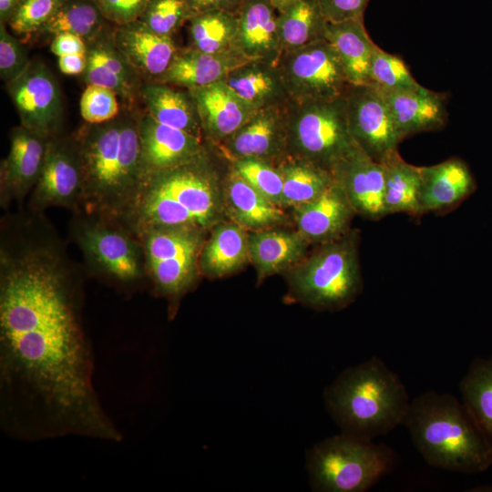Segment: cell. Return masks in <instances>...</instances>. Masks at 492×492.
Instances as JSON below:
<instances>
[{
  "mask_svg": "<svg viewBox=\"0 0 492 492\" xmlns=\"http://www.w3.org/2000/svg\"><path fill=\"white\" fill-rule=\"evenodd\" d=\"M282 54L325 39L328 20L317 0H299L278 13Z\"/></svg>",
  "mask_w": 492,
  "mask_h": 492,
  "instance_id": "cell-33",
  "label": "cell"
},
{
  "mask_svg": "<svg viewBox=\"0 0 492 492\" xmlns=\"http://www.w3.org/2000/svg\"><path fill=\"white\" fill-rule=\"evenodd\" d=\"M328 22L364 18L370 0H317Z\"/></svg>",
  "mask_w": 492,
  "mask_h": 492,
  "instance_id": "cell-46",
  "label": "cell"
},
{
  "mask_svg": "<svg viewBox=\"0 0 492 492\" xmlns=\"http://www.w3.org/2000/svg\"><path fill=\"white\" fill-rule=\"evenodd\" d=\"M288 155L332 171L355 146L348 127L344 97L286 106Z\"/></svg>",
  "mask_w": 492,
  "mask_h": 492,
  "instance_id": "cell-10",
  "label": "cell"
},
{
  "mask_svg": "<svg viewBox=\"0 0 492 492\" xmlns=\"http://www.w3.org/2000/svg\"><path fill=\"white\" fill-rule=\"evenodd\" d=\"M323 400L341 433L370 440L403 425L410 405L402 380L377 356L343 370Z\"/></svg>",
  "mask_w": 492,
  "mask_h": 492,
  "instance_id": "cell-5",
  "label": "cell"
},
{
  "mask_svg": "<svg viewBox=\"0 0 492 492\" xmlns=\"http://www.w3.org/2000/svg\"><path fill=\"white\" fill-rule=\"evenodd\" d=\"M108 22L95 0H67L54 17L39 31L50 35L70 33L94 39Z\"/></svg>",
  "mask_w": 492,
  "mask_h": 492,
  "instance_id": "cell-37",
  "label": "cell"
},
{
  "mask_svg": "<svg viewBox=\"0 0 492 492\" xmlns=\"http://www.w3.org/2000/svg\"><path fill=\"white\" fill-rule=\"evenodd\" d=\"M251 61L236 50L206 53L191 47L177 50L168 69L156 80L192 88L222 81L236 67Z\"/></svg>",
  "mask_w": 492,
  "mask_h": 492,
  "instance_id": "cell-26",
  "label": "cell"
},
{
  "mask_svg": "<svg viewBox=\"0 0 492 492\" xmlns=\"http://www.w3.org/2000/svg\"><path fill=\"white\" fill-rule=\"evenodd\" d=\"M276 65L292 101L343 97L353 86L326 39L282 54Z\"/></svg>",
  "mask_w": 492,
  "mask_h": 492,
  "instance_id": "cell-11",
  "label": "cell"
},
{
  "mask_svg": "<svg viewBox=\"0 0 492 492\" xmlns=\"http://www.w3.org/2000/svg\"><path fill=\"white\" fill-rule=\"evenodd\" d=\"M67 0H22L7 22L17 34L39 32Z\"/></svg>",
  "mask_w": 492,
  "mask_h": 492,
  "instance_id": "cell-41",
  "label": "cell"
},
{
  "mask_svg": "<svg viewBox=\"0 0 492 492\" xmlns=\"http://www.w3.org/2000/svg\"><path fill=\"white\" fill-rule=\"evenodd\" d=\"M379 89L403 138L445 127L447 119L445 94L422 86L407 90Z\"/></svg>",
  "mask_w": 492,
  "mask_h": 492,
  "instance_id": "cell-25",
  "label": "cell"
},
{
  "mask_svg": "<svg viewBox=\"0 0 492 492\" xmlns=\"http://www.w3.org/2000/svg\"><path fill=\"white\" fill-rule=\"evenodd\" d=\"M82 282L72 265L50 256L0 273L1 426L18 439L122 440L94 387Z\"/></svg>",
  "mask_w": 492,
  "mask_h": 492,
  "instance_id": "cell-1",
  "label": "cell"
},
{
  "mask_svg": "<svg viewBox=\"0 0 492 492\" xmlns=\"http://www.w3.org/2000/svg\"><path fill=\"white\" fill-rule=\"evenodd\" d=\"M325 39L335 50L351 85L369 84L375 44L365 29L364 18L328 22Z\"/></svg>",
  "mask_w": 492,
  "mask_h": 492,
  "instance_id": "cell-31",
  "label": "cell"
},
{
  "mask_svg": "<svg viewBox=\"0 0 492 492\" xmlns=\"http://www.w3.org/2000/svg\"><path fill=\"white\" fill-rule=\"evenodd\" d=\"M381 164L384 169V205L386 216L404 212L415 218L420 217V167L405 161L398 150L389 154Z\"/></svg>",
  "mask_w": 492,
  "mask_h": 492,
  "instance_id": "cell-32",
  "label": "cell"
},
{
  "mask_svg": "<svg viewBox=\"0 0 492 492\" xmlns=\"http://www.w3.org/2000/svg\"><path fill=\"white\" fill-rule=\"evenodd\" d=\"M150 0H96L102 15L115 25L124 26L138 21Z\"/></svg>",
  "mask_w": 492,
  "mask_h": 492,
  "instance_id": "cell-45",
  "label": "cell"
},
{
  "mask_svg": "<svg viewBox=\"0 0 492 492\" xmlns=\"http://www.w3.org/2000/svg\"><path fill=\"white\" fill-rule=\"evenodd\" d=\"M369 83L385 90H407L421 87L399 56L384 51L376 44L370 61Z\"/></svg>",
  "mask_w": 492,
  "mask_h": 492,
  "instance_id": "cell-38",
  "label": "cell"
},
{
  "mask_svg": "<svg viewBox=\"0 0 492 492\" xmlns=\"http://www.w3.org/2000/svg\"><path fill=\"white\" fill-rule=\"evenodd\" d=\"M395 462L390 446L341 433L313 446L306 466L314 491L365 492L392 470Z\"/></svg>",
  "mask_w": 492,
  "mask_h": 492,
  "instance_id": "cell-7",
  "label": "cell"
},
{
  "mask_svg": "<svg viewBox=\"0 0 492 492\" xmlns=\"http://www.w3.org/2000/svg\"><path fill=\"white\" fill-rule=\"evenodd\" d=\"M188 90L196 103L204 138L214 147L229 138L256 111L223 80Z\"/></svg>",
  "mask_w": 492,
  "mask_h": 492,
  "instance_id": "cell-19",
  "label": "cell"
},
{
  "mask_svg": "<svg viewBox=\"0 0 492 492\" xmlns=\"http://www.w3.org/2000/svg\"><path fill=\"white\" fill-rule=\"evenodd\" d=\"M403 425L431 466L473 475L492 466V446L462 401L426 391L410 401Z\"/></svg>",
  "mask_w": 492,
  "mask_h": 492,
  "instance_id": "cell-4",
  "label": "cell"
},
{
  "mask_svg": "<svg viewBox=\"0 0 492 492\" xmlns=\"http://www.w3.org/2000/svg\"><path fill=\"white\" fill-rule=\"evenodd\" d=\"M69 233L93 275L128 290L148 281L141 241L119 220L80 210Z\"/></svg>",
  "mask_w": 492,
  "mask_h": 492,
  "instance_id": "cell-8",
  "label": "cell"
},
{
  "mask_svg": "<svg viewBox=\"0 0 492 492\" xmlns=\"http://www.w3.org/2000/svg\"><path fill=\"white\" fill-rule=\"evenodd\" d=\"M8 92L18 112L21 126L44 137H55L60 124L62 101L52 73L42 63H29L8 83Z\"/></svg>",
  "mask_w": 492,
  "mask_h": 492,
  "instance_id": "cell-14",
  "label": "cell"
},
{
  "mask_svg": "<svg viewBox=\"0 0 492 492\" xmlns=\"http://www.w3.org/2000/svg\"><path fill=\"white\" fill-rule=\"evenodd\" d=\"M83 170L77 139L48 138L38 180L29 195L26 209L44 212L62 207L73 213L82 210Z\"/></svg>",
  "mask_w": 492,
  "mask_h": 492,
  "instance_id": "cell-12",
  "label": "cell"
},
{
  "mask_svg": "<svg viewBox=\"0 0 492 492\" xmlns=\"http://www.w3.org/2000/svg\"><path fill=\"white\" fill-rule=\"evenodd\" d=\"M140 93L147 114L156 121L205 140L196 103L188 89L153 81Z\"/></svg>",
  "mask_w": 492,
  "mask_h": 492,
  "instance_id": "cell-30",
  "label": "cell"
},
{
  "mask_svg": "<svg viewBox=\"0 0 492 492\" xmlns=\"http://www.w3.org/2000/svg\"><path fill=\"white\" fill-rule=\"evenodd\" d=\"M249 231L223 220L209 232L199 266L201 275L218 279L235 273L250 261Z\"/></svg>",
  "mask_w": 492,
  "mask_h": 492,
  "instance_id": "cell-28",
  "label": "cell"
},
{
  "mask_svg": "<svg viewBox=\"0 0 492 492\" xmlns=\"http://www.w3.org/2000/svg\"><path fill=\"white\" fill-rule=\"evenodd\" d=\"M87 64V54H73L58 56L59 69L67 75H77L84 72Z\"/></svg>",
  "mask_w": 492,
  "mask_h": 492,
  "instance_id": "cell-49",
  "label": "cell"
},
{
  "mask_svg": "<svg viewBox=\"0 0 492 492\" xmlns=\"http://www.w3.org/2000/svg\"><path fill=\"white\" fill-rule=\"evenodd\" d=\"M193 15L184 0H150L138 21L159 35L172 36Z\"/></svg>",
  "mask_w": 492,
  "mask_h": 492,
  "instance_id": "cell-40",
  "label": "cell"
},
{
  "mask_svg": "<svg viewBox=\"0 0 492 492\" xmlns=\"http://www.w3.org/2000/svg\"><path fill=\"white\" fill-rule=\"evenodd\" d=\"M27 55L21 43L0 25V76L7 84L18 77L29 65Z\"/></svg>",
  "mask_w": 492,
  "mask_h": 492,
  "instance_id": "cell-43",
  "label": "cell"
},
{
  "mask_svg": "<svg viewBox=\"0 0 492 492\" xmlns=\"http://www.w3.org/2000/svg\"><path fill=\"white\" fill-rule=\"evenodd\" d=\"M310 245L298 230L273 227L250 231V261L256 269L258 284L292 268L304 258Z\"/></svg>",
  "mask_w": 492,
  "mask_h": 492,
  "instance_id": "cell-27",
  "label": "cell"
},
{
  "mask_svg": "<svg viewBox=\"0 0 492 492\" xmlns=\"http://www.w3.org/2000/svg\"><path fill=\"white\" fill-rule=\"evenodd\" d=\"M276 166L283 180L282 206L285 210L312 201L333 180L330 170L291 155H287Z\"/></svg>",
  "mask_w": 492,
  "mask_h": 492,
  "instance_id": "cell-34",
  "label": "cell"
},
{
  "mask_svg": "<svg viewBox=\"0 0 492 492\" xmlns=\"http://www.w3.org/2000/svg\"><path fill=\"white\" fill-rule=\"evenodd\" d=\"M96 1V0H95Z\"/></svg>",
  "mask_w": 492,
  "mask_h": 492,
  "instance_id": "cell-52",
  "label": "cell"
},
{
  "mask_svg": "<svg viewBox=\"0 0 492 492\" xmlns=\"http://www.w3.org/2000/svg\"><path fill=\"white\" fill-rule=\"evenodd\" d=\"M333 179L342 188L354 212L378 220L386 216L384 205V169L355 146L332 169Z\"/></svg>",
  "mask_w": 492,
  "mask_h": 492,
  "instance_id": "cell-17",
  "label": "cell"
},
{
  "mask_svg": "<svg viewBox=\"0 0 492 492\" xmlns=\"http://www.w3.org/2000/svg\"><path fill=\"white\" fill-rule=\"evenodd\" d=\"M117 94L105 87L89 84L80 99V113L88 124L114 119L118 114Z\"/></svg>",
  "mask_w": 492,
  "mask_h": 492,
  "instance_id": "cell-42",
  "label": "cell"
},
{
  "mask_svg": "<svg viewBox=\"0 0 492 492\" xmlns=\"http://www.w3.org/2000/svg\"><path fill=\"white\" fill-rule=\"evenodd\" d=\"M138 134L144 176L190 162L208 149L204 139L148 114L138 120Z\"/></svg>",
  "mask_w": 492,
  "mask_h": 492,
  "instance_id": "cell-18",
  "label": "cell"
},
{
  "mask_svg": "<svg viewBox=\"0 0 492 492\" xmlns=\"http://www.w3.org/2000/svg\"><path fill=\"white\" fill-rule=\"evenodd\" d=\"M228 161L231 168L249 185L282 208L283 180L276 165L251 158L234 159Z\"/></svg>",
  "mask_w": 492,
  "mask_h": 492,
  "instance_id": "cell-39",
  "label": "cell"
},
{
  "mask_svg": "<svg viewBox=\"0 0 492 492\" xmlns=\"http://www.w3.org/2000/svg\"><path fill=\"white\" fill-rule=\"evenodd\" d=\"M188 22L191 48L206 53L235 50L236 14L209 11L194 15Z\"/></svg>",
  "mask_w": 492,
  "mask_h": 492,
  "instance_id": "cell-36",
  "label": "cell"
},
{
  "mask_svg": "<svg viewBox=\"0 0 492 492\" xmlns=\"http://www.w3.org/2000/svg\"><path fill=\"white\" fill-rule=\"evenodd\" d=\"M476 189L477 182L469 167L458 158L420 167V215L453 209L469 197Z\"/></svg>",
  "mask_w": 492,
  "mask_h": 492,
  "instance_id": "cell-21",
  "label": "cell"
},
{
  "mask_svg": "<svg viewBox=\"0 0 492 492\" xmlns=\"http://www.w3.org/2000/svg\"><path fill=\"white\" fill-rule=\"evenodd\" d=\"M194 15L209 11L237 14L244 0H184Z\"/></svg>",
  "mask_w": 492,
  "mask_h": 492,
  "instance_id": "cell-48",
  "label": "cell"
},
{
  "mask_svg": "<svg viewBox=\"0 0 492 492\" xmlns=\"http://www.w3.org/2000/svg\"><path fill=\"white\" fill-rule=\"evenodd\" d=\"M344 100L349 130L360 149L379 163L397 150L404 138L376 86H351Z\"/></svg>",
  "mask_w": 492,
  "mask_h": 492,
  "instance_id": "cell-13",
  "label": "cell"
},
{
  "mask_svg": "<svg viewBox=\"0 0 492 492\" xmlns=\"http://www.w3.org/2000/svg\"><path fill=\"white\" fill-rule=\"evenodd\" d=\"M222 198L226 219L249 231L281 227L288 221L285 209L254 190L230 165L222 179Z\"/></svg>",
  "mask_w": 492,
  "mask_h": 492,
  "instance_id": "cell-24",
  "label": "cell"
},
{
  "mask_svg": "<svg viewBox=\"0 0 492 492\" xmlns=\"http://www.w3.org/2000/svg\"><path fill=\"white\" fill-rule=\"evenodd\" d=\"M225 219L222 179L207 149L190 162L144 176L118 220L138 235L155 228L210 232Z\"/></svg>",
  "mask_w": 492,
  "mask_h": 492,
  "instance_id": "cell-2",
  "label": "cell"
},
{
  "mask_svg": "<svg viewBox=\"0 0 492 492\" xmlns=\"http://www.w3.org/2000/svg\"><path fill=\"white\" fill-rule=\"evenodd\" d=\"M51 51L57 56L73 54H87V49L84 39L70 33L56 35L51 46Z\"/></svg>",
  "mask_w": 492,
  "mask_h": 492,
  "instance_id": "cell-47",
  "label": "cell"
},
{
  "mask_svg": "<svg viewBox=\"0 0 492 492\" xmlns=\"http://www.w3.org/2000/svg\"><path fill=\"white\" fill-rule=\"evenodd\" d=\"M278 13L282 12L299 0H269Z\"/></svg>",
  "mask_w": 492,
  "mask_h": 492,
  "instance_id": "cell-51",
  "label": "cell"
},
{
  "mask_svg": "<svg viewBox=\"0 0 492 492\" xmlns=\"http://www.w3.org/2000/svg\"><path fill=\"white\" fill-rule=\"evenodd\" d=\"M22 0H0V20L7 23Z\"/></svg>",
  "mask_w": 492,
  "mask_h": 492,
  "instance_id": "cell-50",
  "label": "cell"
},
{
  "mask_svg": "<svg viewBox=\"0 0 492 492\" xmlns=\"http://www.w3.org/2000/svg\"><path fill=\"white\" fill-rule=\"evenodd\" d=\"M87 64L85 78L87 84L97 85L113 90L118 96L130 102L135 86L126 81L113 70L105 66L95 55L87 51Z\"/></svg>",
  "mask_w": 492,
  "mask_h": 492,
  "instance_id": "cell-44",
  "label": "cell"
},
{
  "mask_svg": "<svg viewBox=\"0 0 492 492\" xmlns=\"http://www.w3.org/2000/svg\"><path fill=\"white\" fill-rule=\"evenodd\" d=\"M286 106L256 110L217 148L228 160L259 159L277 165L288 155Z\"/></svg>",
  "mask_w": 492,
  "mask_h": 492,
  "instance_id": "cell-15",
  "label": "cell"
},
{
  "mask_svg": "<svg viewBox=\"0 0 492 492\" xmlns=\"http://www.w3.org/2000/svg\"><path fill=\"white\" fill-rule=\"evenodd\" d=\"M48 138L23 126L13 129L10 149L0 169V205L22 204L36 186L43 167Z\"/></svg>",
  "mask_w": 492,
  "mask_h": 492,
  "instance_id": "cell-16",
  "label": "cell"
},
{
  "mask_svg": "<svg viewBox=\"0 0 492 492\" xmlns=\"http://www.w3.org/2000/svg\"><path fill=\"white\" fill-rule=\"evenodd\" d=\"M355 212L338 183L330 186L310 202L292 209L298 230L311 244L337 240L351 230Z\"/></svg>",
  "mask_w": 492,
  "mask_h": 492,
  "instance_id": "cell-20",
  "label": "cell"
},
{
  "mask_svg": "<svg viewBox=\"0 0 492 492\" xmlns=\"http://www.w3.org/2000/svg\"><path fill=\"white\" fill-rule=\"evenodd\" d=\"M277 12L269 0H244L236 14L234 49L251 60L277 64L282 55Z\"/></svg>",
  "mask_w": 492,
  "mask_h": 492,
  "instance_id": "cell-22",
  "label": "cell"
},
{
  "mask_svg": "<svg viewBox=\"0 0 492 492\" xmlns=\"http://www.w3.org/2000/svg\"><path fill=\"white\" fill-rule=\"evenodd\" d=\"M83 170L82 211L118 219L142 179L138 121L89 124L77 138Z\"/></svg>",
  "mask_w": 492,
  "mask_h": 492,
  "instance_id": "cell-3",
  "label": "cell"
},
{
  "mask_svg": "<svg viewBox=\"0 0 492 492\" xmlns=\"http://www.w3.org/2000/svg\"><path fill=\"white\" fill-rule=\"evenodd\" d=\"M112 39L125 61L136 72L154 80L168 69L178 50L172 36L159 35L138 20L118 26Z\"/></svg>",
  "mask_w": 492,
  "mask_h": 492,
  "instance_id": "cell-23",
  "label": "cell"
},
{
  "mask_svg": "<svg viewBox=\"0 0 492 492\" xmlns=\"http://www.w3.org/2000/svg\"><path fill=\"white\" fill-rule=\"evenodd\" d=\"M359 232L317 244L287 271L288 302L316 311L335 312L349 306L363 290L359 263Z\"/></svg>",
  "mask_w": 492,
  "mask_h": 492,
  "instance_id": "cell-6",
  "label": "cell"
},
{
  "mask_svg": "<svg viewBox=\"0 0 492 492\" xmlns=\"http://www.w3.org/2000/svg\"><path fill=\"white\" fill-rule=\"evenodd\" d=\"M461 401L492 446V354L476 358L459 383Z\"/></svg>",
  "mask_w": 492,
  "mask_h": 492,
  "instance_id": "cell-35",
  "label": "cell"
},
{
  "mask_svg": "<svg viewBox=\"0 0 492 492\" xmlns=\"http://www.w3.org/2000/svg\"><path fill=\"white\" fill-rule=\"evenodd\" d=\"M223 81L255 110L284 106L291 101L277 65L264 60L242 64Z\"/></svg>",
  "mask_w": 492,
  "mask_h": 492,
  "instance_id": "cell-29",
  "label": "cell"
},
{
  "mask_svg": "<svg viewBox=\"0 0 492 492\" xmlns=\"http://www.w3.org/2000/svg\"><path fill=\"white\" fill-rule=\"evenodd\" d=\"M209 232L190 228H155L138 233L148 282L169 302L172 318L185 294L201 275L199 260Z\"/></svg>",
  "mask_w": 492,
  "mask_h": 492,
  "instance_id": "cell-9",
  "label": "cell"
}]
</instances>
